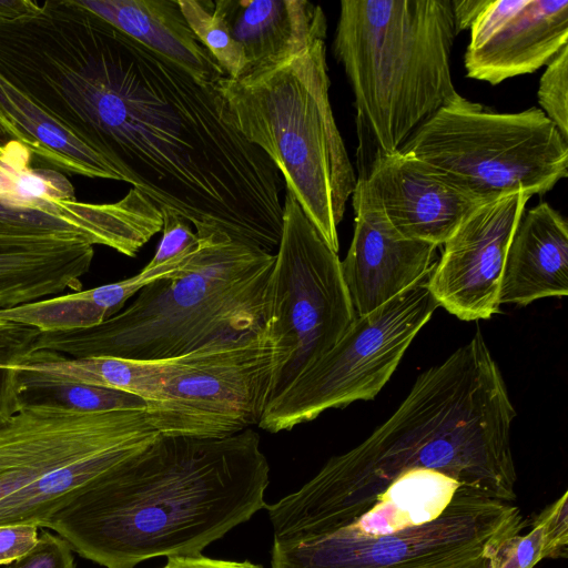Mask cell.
I'll list each match as a JSON object with an SVG mask.
<instances>
[{"mask_svg":"<svg viewBox=\"0 0 568 568\" xmlns=\"http://www.w3.org/2000/svg\"><path fill=\"white\" fill-rule=\"evenodd\" d=\"M516 416L500 369L477 332L422 373L366 439L333 456L298 490L266 505L274 539L326 536L352 524L402 473L425 467L491 498L516 499L510 427Z\"/></svg>","mask_w":568,"mask_h":568,"instance_id":"1","label":"cell"},{"mask_svg":"<svg viewBox=\"0 0 568 568\" xmlns=\"http://www.w3.org/2000/svg\"><path fill=\"white\" fill-rule=\"evenodd\" d=\"M270 465L258 434L160 435L111 467L42 525L104 568L193 556L265 508Z\"/></svg>","mask_w":568,"mask_h":568,"instance_id":"2","label":"cell"},{"mask_svg":"<svg viewBox=\"0 0 568 568\" xmlns=\"http://www.w3.org/2000/svg\"><path fill=\"white\" fill-rule=\"evenodd\" d=\"M197 236L182 267L144 286L118 314L91 328L40 332L33 351L163 359L264 327L275 254L222 231Z\"/></svg>","mask_w":568,"mask_h":568,"instance_id":"3","label":"cell"},{"mask_svg":"<svg viewBox=\"0 0 568 568\" xmlns=\"http://www.w3.org/2000/svg\"><path fill=\"white\" fill-rule=\"evenodd\" d=\"M450 0H343L333 52L355 99L358 173L398 151L459 93Z\"/></svg>","mask_w":568,"mask_h":568,"instance_id":"4","label":"cell"},{"mask_svg":"<svg viewBox=\"0 0 568 568\" xmlns=\"http://www.w3.org/2000/svg\"><path fill=\"white\" fill-rule=\"evenodd\" d=\"M216 84L236 129L270 158L286 190L337 253V227L357 178L329 102L325 41Z\"/></svg>","mask_w":568,"mask_h":568,"instance_id":"5","label":"cell"},{"mask_svg":"<svg viewBox=\"0 0 568 568\" xmlns=\"http://www.w3.org/2000/svg\"><path fill=\"white\" fill-rule=\"evenodd\" d=\"M398 151L486 202L518 191L542 195L568 175V140L539 108L498 113L460 94Z\"/></svg>","mask_w":568,"mask_h":568,"instance_id":"6","label":"cell"},{"mask_svg":"<svg viewBox=\"0 0 568 568\" xmlns=\"http://www.w3.org/2000/svg\"><path fill=\"white\" fill-rule=\"evenodd\" d=\"M355 318L337 253L286 190L264 324L273 346L268 403L333 348Z\"/></svg>","mask_w":568,"mask_h":568,"instance_id":"7","label":"cell"},{"mask_svg":"<svg viewBox=\"0 0 568 568\" xmlns=\"http://www.w3.org/2000/svg\"><path fill=\"white\" fill-rule=\"evenodd\" d=\"M529 526L511 503L459 489L433 521L378 537L337 531L311 539L275 540L272 568H488L493 551Z\"/></svg>","mask_w":568,"mask_h":568,"instance_id":"8","label":"cell"},{"mask_svg":"<svg viewBox=\"0 0 568 568\" xmlns=\"http://www.w3.org/2000/svg\"><path fill=\"white\" fill-rule=\"evenodd\" d=\"M433 268L389 302L356 316L333 348L267 404L258 427L291 430L327 409L373 399L439 306L429 287Z\"/></svg>","mask_w":568,"mask_h":568,"instance_id":"9","label":"cell"},{"mask_svg":"<svg viewBox=\"0 0 568 568\" xmlns=\"http://www.w3.org/2000/svg\"><path fill=\"white\" fill-rule=\"evenodd\" d=\"M273 346L265 326L197 348L148 402L149 423L164 436L223 438L258 426L268 404Z\"/></svg>","mask_w":568,"mask_h":568,"instance_id":"10","label":"cell"},{"mask_svg":"<svg viewBox=\"0 0 568 568\" xmlns=\"http://www.w3.org/2000/svg\"><path fill=\"white\" fill-rule=\"evenodd\" d=\"M159 436L144 410L22 408L0 426V503L58 467L114 448L148 445Z\"/></svg>","mask_w":568,"mask_h":568,"instance_id":"11","label":"cell"},{"mask_svg":"<svg viewBox=\"0 0 568 568\" xmlns=\"http://www.w3.org/2000/svg\"><path fill=\"white\" fill-rule=\"evenodd\" d=\"M530 197L518 191L481 204L443 244L429 281L439 306L463 321L499 312L507 252Z\"/></svg>","mask_w":568,"mask_h":568,"instance_id":"12","label":"cell"},{"mask_svg":"<svg viewBox=\"0 0 568 568\" xmlns=\"http://www.w3.org/2000/svg\"><path fill=\"white\" fill-rule=\"evenodd\" d=\"M352 204L354 232L341 265L356 316H362L428 273L437 262L438 246L397 232L361 179L352 194Z\"/></svg>","mask_w":568,"mask_h":568,"instance_id":"13","label":"cell"},{"mask_svg":"<svg viewBox=\"0 0 568 568\" xmlns=\"http://www.w3.org/2000/svg\"><path fill=\"white\" fill-rule=\"evenodd\" d=\"M403 236L443 245L481 204L413 154L377 155L358 175Z\"/></svg>","mask_w":568,"mask_h":568,"instance_id":"14","label":"cell"},{"mask_svg":"<svg viewBox=\"0 0 568 568\" xmlns=\"http://www.w3.org/2000/svg\"><path fill=\"white\" fill-rule=\"evenodd\" d=\"M568 45L567 0H514L504 19L480 41L468 43V78L493 85L536 72Z\"/></svg>","mask_w":568,"mask_h":568,"instance_id":"15","label":"cell"},{"mask_svg":"<svg viewBox=\"0 0 568 568\" xmlns=\"http://www.w3.org/2000/svg\"><path fill=\"white\" fill-rule=\"evenodd\" d=\"M214 11L242 47L250 72L295 57L326 37L323 9L306 0H216Z\"/></svg>","mask_w":568,"mask_h":568,"instance_id":"16","label":"cell"},{"mask_svg":"<svg viewBox=\"0 0 568 568\" xmlns=\"http://www.w3.org/2000/svg\"><path fill=\"white\" fill-rule=\"evenodd\" d=\"M568 294V224L542 202L525 210L513 235L501 277L499 303L528 305Z\"/></svg>","mask_w":568,"mask_h":568,"instance_id":"17","label":"cell"},{"mask_svg":"<svg viewBox=\"0 0 568 568\" xmlns=\"http://www.w3.org/2000/svg\"><path fill=\"white\" fill-rule=\"evenodd\" d=\"M93 256L79 239L0 241V310L81 291Z\"/></svg>","mask_w":568,"mask_h":568,"instance_id":"18","label":"cell"},{"mask_svg":"<svg viewBox=\"0 0 568 568\" xmlns=\"http://www.w3.org/2000/svg\"><path fill=\"white\" fill-rule=\"evenodd\" d=\"M149 50L195 80L217 83L226 77L187 24L178 0H78Z\"/></svg>","mask_w":568,"mask_h":568,"instance_id":"19","label":"cell"},{"mask_svg":"<svg viewBox=\"0 0 568 568\" xmlns=\"http://www.w3.org/2000/svg\"><path fill=\"white\" fill-rule=\"evenodd\" d=\"M195 351L172 358L130 359L113 356L72 358L54 351L37 349L21 366L44 378L118 389L148 403L160 398Z\"/></svg>","mask_w":568,"mask_h":568,"instance_id":"20","label":"cell"},{"mask_svg":"<svg viewBox=\"0 0 568 568\" xmlns=\"http://www.w3.org/2000/svg\"><path fill=\"white\" fill-rule=\"evenodd\" d=\"M462 488L446 473L412 468L392 481L368 510L336 531L352 537H378L420 526L438 518Z\"/></svg>","mask_w":568,"mask_h":568,"instance_id":"21","label":"cell"},{"mask_svg":"<svg viewBox=\"0 0 568 568\" xmlns=\"http://www.w3.org/2000/svg\"><path fill=\"white\" fill-rule=\"evenodd\" d=\"M165 274L164 267L143 268L115 283L0 310V320L31 326L41 333L95 327L122 311L144 286Z\"/></svg>","mask_w":568,"mask_h":568,"instance_id":"22","label":"cell"},{"mask_svg":"<svg viewBox=\"0 0 568 568\" xmlns=\"http://www.w3.org/2000/svg\"><path fill=\"white\" fill-rule=\"evenodd\" d=\"M151 444L97 453L49 471L0 503V526L42 527L55 510L94 478Z\"/></svg>","mask_w":568,"mask_h":568,"instance_id":"23","label":"cell"},{"mask_svg":"<svg viewBox=\"0 0 568 568\" xmlns=\"http://www.w3.org/2000/svg\"><path fill=\"white\" fill-rule=\"evenodd\" d=\"M20 409L52 406L79 413L145 410L146 402L133 394L89 384L41 377L18 367Z\"/></svg>","mask_w":568,"mask_h":568,"instance_id":"24","label":"cell"},{"mask_svg":"<svg viewBox=\"0 0 568 568\" xmlns=\"http://www.w3.org/2000/svg\"><path fill=\"white\" fill-rule=\"evenodd\" d=\"M568 491L529 523L527 534L505 538L493 551L488 568H535L544 559H566L568 551Z\"/></svg>","mask_w":568,"mask_h":568,"instance_id":"25","label":"cell"},{"mask_svg":"<svg viewBox=\"0 0 568 568\" xmlns=\"http://www.w3.org/2000/svg\"><path fill=\"white\" fill-rule=\"evenodd\" d=\"M180 9L201 44L231 79L250 72L240 43L233 38L224 20L214 11L211 0H178Z\"/></svg>","mask_w":568,"mask_h":568,"instance_id":"26","label":"cell"},{"mask_svg":"<svg viewBox=\"0 0 568 568\" xmlns=\"http://www.w3.org/2000/svg\"><path fill=\"white\" fill-rule=\"evenodd\" d=\"M49 237L79 239L113 248L109 237L87 224L57 214L9 209L0 202V241Z\"/></svg>","mask_w":568,"mask_h":568,"instance_id":"27","label":"cell"},{"mask_svg":"<svg viewBox=\"0 0 568 568\" xmlns=\"http://www.w3.org/2000/svg\"><path fill=\"white\" fill-rule=\"evenodd\" d=\"M34 327L0 320V426L19 410L18 367L33 352Z\"/></svg>","mask_w":568,"mask_h":568,"instance_id":"28","label":"cell"},{"mask_svg":"<svg viewBox=\"0 0 568 568\" xmlns=\"http://www.w3.org/2000/svg\"><path fill=\"white\" fill-rule=\"evenodd\" d=\"M537 97L539 109L568 140V45L546 65Z\"/></svg>","mask_w":568,"mask_h":568,"instance_id":"29","label":"cell"},{"mask_svg":"<svg viewBox=\"0 0 568 568\" xmlns=\"http://www.w3.org/2000/svg\"><path fill=\"white\" fill-rule=\"evenodd\" d=\"M162 213V239L154 256L144 266L146 270L182 260L194 252L199 245V236L187 221L168 210Z\"/></svg>","mask_w":568,"mask_h":568,"instance_id":"30","label":"cell"},{"mask_svg":"<svg viewBox=\"0 0 568 568\" xmlns=\"http://www.w3.org/2000/svg\"><path fill=\"white\" fill-rule=\"evenodd\" d=\"M4 568H75L73 549L61 536L44 531L27 552Z\"/></svg>","mask_w":568,"mask_h":568,"instance_id":"31","label":"cell"},{"mask_svg":"<svg viewBox=\"0 0 568 568\" xmlns=\"http://www.w3.org/2000/svg\"><path fill=\"white\" fill-rule=\"evenodd\" d=\"M38 526H0V566L8 565L27 552L38 540Z\"/></svg>","mask_w":568,"mask_h":568,"instance_id":"32","label":"cell"},{"mask_svg":"<svg viewBox=\"0 0 568 568\" xmlns=\"http://www.w3.org/2000/svg\"><path fill=\"white\" fill-rule=\"evenodd\" d=\"M162 568H263L260 565L250 561H234L209 558L206 556H176L169 557L165 566Z\"/></svg>","mask_w":568,"mask_h":568,"instance_id":"33","label":"cell"},{"mask_svg":"<svg viewBox=\"0 0 568 568\" xmlns=\"http://www.w3.org/2000/svg\"><path fill=\"white\" fill-rule=\"evenodd\" d=\"M455 19L456 31L470 28L474 19L483 9L487 0H450Z\"/></svg>","mask_w":568,"mask_h":568,"instance_id":"34","label":"cell"},{"mask_svg":"<svg viewBox=\"0 0 568 568\" xmlns=\"http://www.w3.org/2000/svg\"><path fill=\"white\" fill-rule=\"evenodd\" d=\"M32 0H0V18H12L28 12Z\"/></svg>","mask_w":568,"mask_h":568,"instance_id":"35","label":"cell"},{"mask_svg":"<svg viewBox=\"0 0 568 568\" xmlns=\"http://www.w3.org/2000/svg\"><path fill=\"white\" fill-rule=\"evenodd\" d=\"M13 140L6 129L0 124V148Z\"/></svg>","mask_w":568,"mask_h":568,"instance_id":"36","label":"cell"}]
</instances>
